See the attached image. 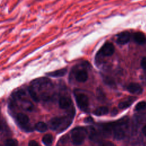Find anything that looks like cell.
Returning <instances> with one entry per match:
<instances>
[{
	"instance_id": "obj_1",
	"label": "cell",
	"mask_w": 146,
	"mask_h": 146,
	"mask_svg": "<svg viewBox=\"0 0 146 146\" xmlns=\"http://www.w3.org/2000/svg\"><path fill=\"white\" fill-rule=\"evenodd\" d=\"M87 135V130L84 127H76L74 128L71 131V139L72 143L76 145L82 144Z\"/></svg>"
},
{
	"instance_id": "obj_2",
	"label": "cell",
	"mask_w": 146,
	"mask_h": 146,
	"mask_svg": "<svg viewBox=\"0 0 146 146\" xmlns=\"http://www.w3.org/2000/svg\"><path fill=\"white\" fill-rule=\"evenodd\" d=\"M70 123V120L66 117H55L52 118L49 122L50 128L52 130L59 128H67Z\"/></svg>"
},
{
	"instance_id": "obj_3",
	"label": "cell",
	"mask_w": 146,
	"mask_h": 146,
	"mask_svg": "<svg viewBox=\"0 0 146 146\" xmlns=\"http://www.w3.org/2000/svg\"><path fill=\"white\" fill-rule=\"evenodd\" d=\"M75 99L79 109L84 111L87 110L89 105V100L88 98L86 95L84 94H79L75 96Z\"/></svg>"
},
{
	"instance_id": "obj_4",
	"label": "cell",
	"mask_w": 146,
	"mask_h": 146,
	"mask_svg": "<svg viewBox=\"0 0 146 146\" xmlns=\"http://www.w3.org/2000/svg\"><path fill=\"white\" fill-rule=\"evenodd\" d=\"M51 84V82L48 78H40L35 79L31 82V86L34 90H42L44 87H47Z\"/></svg>"
},
{
	"instance_id": "obj_5",
	"label": "cell",
	"mask_w": 146,
	"mask_h": 146,
	"mask_svg": "<svg viewBox=\"0 0 146 146\" xmlns=\"http://www.w3.org/2000/svg\"><path fill=\"white\" fill-rule=\"evenodd\" d=\"M115 51V47L113 44L110 42H106L100 49L98 54L103 56H111Z\"/></svg>"
},
{
	"instance_id": "obj_6",
	"label": "cell",
	"mask_w": 146,
	"mask_h": 146,
	"mask_svg": "<svg viewBox=\"0 0 146 146\" xmlns=\"http://www.w3.org/2000/svg\"><path fill=\"white\" fill-rule=\"evenodd\" d=\"M16 120L18 124L22 127V128L25 129L27 130H31L32 129L30 127V125H29V118L27 116V115L22 113H18L16 116Z\"/></svg>"
},
{
	"instance_id": "obj_7",
	"label": "cell",
	"mask_w": 146,
	"mask_h": 146,
	"mask_svg": "<svg viewBox=\"0 0 146 146\" xmlns=\"http://www.w3.org/2000/svg\"><path fill=\"white\" fill-rule=\"evenodd\" d=\"M131 34L128 31H123L116 36V42L119 44H125L129 42Z\"/></svg>"
},
{
	"instance_id": "obj_8",
	"label": "cell",
	"mask_w": 146,
	"mask_h": 146,
	"mask_svg": "<svg viewBox=\"0 0 146 146\" xmlns=\"http://www.w3.org/2000/svg\"><path fill=\"white\" fill-rule=\"evenodd\" d=\"M125 136L122 124L115 125L113 127V137L116 140H121Z\"/></svg>"
},
{
	"instance_id": "obj_9",
	"label": "cell",
	"mask_w": 146,
	"mask_h": 146,
	"mask_svg": "<svg viewBox=\"0 0 146 146\" xmlns=\"http://www.w3.org/2000/svg\"><path fill=\"white\" fill-rule=\"evenodd\" d=\"M127 90L128 92L135 94H140L143 92L141 86L136 83H129L127 87Z\"/></svg>"
},
{
	"instance_id": "obj_10",
	"label": "cell",
	"mask_w": 146,
	"mask_h": 146,
	"mask_svg": "<svg viewBox=\"0 0 146 146\" xmlns=\"http://www.w3.org/2000/svg\"><path fill=\"white\" fill-rule=\"evenodd\" d=\"M72 104L71 100L67 96H62L59 100V106L62 109L69 108Z\"/></svg>"
},
{
	"instance_id": "obj_11",
	"label": "cell",
	"mask_w": 146,
	"mask_h": 146,
	"mask_svg": "<svg viewBox=\"0 0 146 146\" xmlns=\"http://www.w3.org/2000/svg\"><path fill=\"white\" fill-rule=\"evenodd\" d=\"M75 78L79 82H84L88 79V74L84 70H80L76 72Z\"/></svg>"
},
{
	"instance_id": "obj_12",
	"label": "cell",
	"mask_w": 146,
	"mask_h": 146,
	"mask_svg": "<svg viewBox=\"0 0 146 146\" xmlns=\"http://www.w3.org/2000/svg\"><path fill=\"white\" fill-rule=\"evenodd\" d=\"M133 39L135 42L139 44H143L146 42L145 35L141 32H136L133 34Z\"/></svg>"
},
{
	"instance_id": "obj_13",
	"label": "cell",
	"mask_w": 146,
	"mask_h": 146,
	"mask_svg": "<svg viewBox=\"0 0 146 146\" xmlns=\"http://www.w3.org/2000/svg\"><path fill=\"white\" fill-rule=\"evenodd\" d=\"M67 72V69L66 68H62L60 70H58L52 72H50L48 73H47V75L52 76V77H61L64 76Z\"/></svg>"
},
{
	"instance_id": "obj_14",
	"label": "cell",
	"mask_w": 146,
	"mask_h": 146,
	"mask_svg": "<svg viewBox=\"0 0 146 146\" xmlns=\"http://www.w3.org/2000/svg\"><path fill=\"white\" fill-rule=\"evenodd\" d=\"M136 100V98L134 97H131L129 98L128 99L121 102L119 104V108L120 109H125L127 108L128 107H129L132 103Z\"/></svg>"
},
{
	"instance_id": "obj_15",
	"label": "cell",
	"mask_w": 146,
	"mask_h": 146,
	"mask_svg": "<svg viewBox=\"0 0 146 146\" xmlns=\"http://www.w3.org/2000/svg\"><path fill=\"white\" fill-rule=\"evenodd\" d=\"M94 114L96 116H102L105 115L108 113V108L107 107L103 106L97 108L94 111Z\"/></svg>"
},
{
	"instance_id": "obj_16",
	"label": "cell",
	"mask_w": 146,
	"mask_h": 146,
	"mask_svg": "<svg viewBox=\"0 0 146 146\" xmlns=\"http://www.w3.org/2000/svg\"><path fill=\"white\" fill-rule=\"evenodd\" d=\"M53 141V137L51 134H46L42 138V142L46 146H50Z\"/></svg>"
},
{
	"instance_id": "obj_17",
	"label": "cell",
	"mask_w": 146,
	"mask_h": 146,
	"mask_svg": "<svg viewBox=\"0 0 146 146\" xmlns=\"http://www.w3.org/2000/svg\"><path fill=\"white\" fill-rule=\"evenodd\" d=\"M35 128L39 132H44L47 131L48 127L47 125L43 122H38L35 124Z\"/></svg>"
},
{
	"instance_id": "obj_18",
	"label": "cell",
	"mask_w": 146,
	"mask_h": 146,
	"mask_svg": "<svg viewBox=\"0 0 146 146\" xmlns=\"http://www.w3.org/2000/svg\"><path fill=\"white\" fill-rule=\"evenodd\" d=\"M29 92L30 96H31V98L33 99L34 100H35V102H38L39 100V98L38 96L36 91H35L34 89L31 86H30L29 88Z\"/></svg>"
},
{
	"instance_id": "obj_19",
	"label": "cell",
	"mask_w": 146,
	"mask_h": 146,
	"mask_svg": "<svg viewBox=\"0 0 146 146\" xmlns=\"http://www.w3.org/2000/svg\"><path fill=\"white\" fill-rule=\"evenodd\" d=\"M5 146H18V143L15 139H9L5 141Z\"/></svg>"
},
{
	"instance_id": "obj_20",
	"label": "cell",
	"mask_w": 146,
	"mask_h": 146,
	"mask_svg": "<svg viewBox=\"0 0 146 146\" xmlns=\"http://www.w3.org/2000/svg\"><path fill=\"white\" fill-rule=\"evenodd\" d=\"M25 95V93L22 90H19L17 92H14L13 95V98L14 100H18L21 98H22L24 95Z\"/></svg>"
},
{
	"instance_id": "obj_21",
	"label": "cell",
	"mask_w": 146,
	"mask_h": 146,
	"mask_svg": "<svg viewBox=\"0 0 146 146\" xmlns=\"http://www.w3.org/2000/svg\"><path fill=\"white\" fill-rule=\"evenodd\" d=\"M103 80H104V83H105L107 85H108L109 86H110V87H115V86H116L114 80H113L112 78L107 76V77L104 78Z\"/></svg>"
},
{
	"instance_id": "obj_22",
	"label": "cell",
	"mask_w": 146,
	"mask_h": 146,
	"mask_svg": "<svg viewBox=\"0 0 146 146\" xmlns=\"http://www.w3.org/2000/svg\"><path fill=\"white\" fill-rule=\"evenodd\" d=\"M146 108V102L144 101H141L139 102L135 106V111H141Z\"/></svg>"
},
{
	"instance_id": "obj_23",
	"label": "cell",
	"mask_w": 146,
	"mask_h": 146,
	"mask_svg": "<svg viewBox=\"0 0 146 146\" xmlns=\"http://www.w3.org/2000/svg\"><path fill=\"white\" fill-rule=\"evenodd\" d=\"M99 146H116L113 143L109 141H102L99 144Z\"/></svg>"
},
{
	"instance_id": "obj_24",
	"label": "cell",
	"mask_w": 146,
	"mask_h": 146,
	"mask_svg": "<svg viewBox=\"0 0 146 146\" xmlns=\"http://www.w3.org/2000/svg\"><path fill=\"white\" fill-rule=\"evenodd\" d=\"M97 95H98V99L99 100H103L105 98L104 94L103 91L100 88H98V90H97Z\"/></svg>"
},
{
	"instance_id": "obj_25",
	"label": "cell",
	"mask_w": 146,
	"mask_h": 146,
	"mask_svg": "<svg viewBox=\"0 0 146 146\" xmlns=\"http://www.w3.org/2000/svg\"><path fill=\"white\" fill-rule=\"evenodd\" d=\"M140 64H141V67L144 70H146V57H144L142 58V59L141 60Z\"/></svg>"
},
{
	"instance_id": "obj_26",
	"label": "cell",
	"mask_w": 146,
	"mask_h": 146,
	"mask_svg": "<svg viewBox=\"0 0 146 146\" xmlns=\"http://www.w3.org/2000/svg\"><path fill=\"white\" fill-rule=\"evenodd\" d=\"M28 146H39L37 142H36L35 140H31L29 143Z\"/></svg>"
},
{
	"instance_id": "obj_27",
	"label": "cell",
	"mask_w": 146,
	"mask_h": 146,
	"mask_svg": "<svg viewBox=\"0 0 146 146\" xmlns=\"http://www.w3.org/2000/svg\"><path fill=\"white\" fill-rule=\"evenodd\" d=\"M84 122L87 123H93V119L91 117H87L84 119Z\"/></svg>"
},
{
	"instance_id": "obj_28",
	"label": "cell",
	"mask_w": 146,
	"mask_h": 146,
	"mask_svg": "<svg viewBox=\"0 0 146 146\" xmlns=\"http://www.w3.org/2000/svg\"><path fill=\"white\" fill-rule=\"evenodd\" d=\"M117 113V110L116 109V108H113L112 111V112H111V115L112 116H115L116 115V114Z\"/></svg>"
},
{
	"instance_id": "obj_29",
	"label": "cell",
	"mask_w": 146,
	"mask_h": 146,
	"mask_svg": "<svg viewBox=\"0 0 146 146\" xmlns=\"http://www.w3.org/2000/svg\"><path fill=\"white\" fill-rule=\"evenodd\" d=\"M142 132L146 136V125H144L142 128Z\"/></svg>"
},
{
	"instance_id": "obj_30",
	"label": "cell",
	"mask_w": 146,
	"mask_h": 146,
	"mask_svg": "<svg viewBox=\"0 0 146 146\" xmlns=\"http://www.w3.org/2000/svg\"><path fill=\"white\" fill-rule=\"evenodd\" d=\"M1 128H2V127H1V125H0V131L1 130Z\"/></svg>"
},
{
	"instance_id": "obj_31",
	"label": "cell",
	"mask_w": 146,
	"mask_h": 146,
	"mask_svg": "<svg viewBox=\"0 0 146 146\" xmlns=\"http://www.w3.org/2000/svg\"><path fill=\"white\" fill-rule=\"evenodd\" d=\"M0 146H1V145H0Z\"/></svg>"
}]
</instances>
